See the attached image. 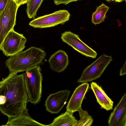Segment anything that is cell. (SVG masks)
Returning a JSON list of instances; mask_svg holds the SVG:
<instances>
[{"instance_id": "1", "label": "cell", "mask_w": 126, "mask_h": 126, "mask_svg": "<svg viewBox=\"0 0 126 126\" xmlns=\"http://www.w3.org/2000/svg\"><path fill=\"white\" fill-rule=\"evenodd\" d=\"M0 110L8 119L24 113H28L29 102L24 73H10L0 82Z\"/></svg>"}, {"instance_id": "2", "label": "cell", "mask_w": 126, "mask_h": 126, "mask_svg": "<svg viewBox=\"0 0 126 126\" xmlns=\"http://www.w3.org/2000/svg\"><path fill=\"white\" fill-rule=\"evenodd\" d=\"M46 56L45 52L33 46L26 50L10 57L5 62L9 73L26 71L33 66L39 65Z\"/></svg>"}, {"instance_id": "3", "label": "cell", "mask_w": 126, "mask_h": 126, "mask_svg": "<svg viewBox=\"0 0 126 126\" xmlns=\"http://www.w3.org/2000/svg\"><path fill=\"white\" fill-rule=\"evenodd\" d=\"M39 65L33 67L24 73L25 87L29 101L34 105L41 100L43 76Z\"/></svg>"}, {"instance_id": "4", "label": "cell", "mask_w": 126, "mask_h": 126, "mask_svg": "<svg viewBox=\"0 0 126 126\" xmlns=\"http://www.w3.org/2000/svg\"><path fill=\"white\" fill-rule=\"evenodd\" d=\"M27 41L22 34L13 29L8 33L0 44V50L6 56L15 55L22 51L25 47Z\"/></svg>"}, {"instance_id": "5", "label": "cell", "mask_w": 126, "mask_h": 126, "mask_svg": "<svg viewBox=\"0 0 126 126\" xmlns=\"http://www.w3.org/2000/svg\"><path fill=\"white\" fill-rule=\"evenodd\" d=\"M19 7L14 0H9L5 9L0 14V44L8 33L14 29Z\"/></svg>"}, {"instance_id": "6", "label": "cell", "mask_w": 126, "mask_h": 126, "mask_svg": "<svg viewBox=\"0 0 126 126\" xmlns=\"http://www.w3.org/2000/svg\"><path fill=\"white\" fill-rule=\"evenodd\" d=\"M112 57L105 54L84 70L78 83L90 82L100 77L107 66L112 61Z\"/></svg>"}, {"instance_id": "7", "label": "cell", "mask_w": 126, "mask_h": 126, "mask_svg": "<svg viewBox=\"0 0 126 126\" xmlns=\"http://www.w3.org/2000/svg\"><path fill=\"white\" fill-rule=\"evenodd\" d=\"M70 16L69 13L67 10H60L34 19L31 21L29 24L35 28L52 27L59 24H64L69 20Z\"/></svg>"}, {"instance_id": "8", "label": "cell", "mask_w": 126, "mask_h": 126, "mask_svg": "<svg viewBox=\"0 0 126 126\" xmlns=\"http://www.w3.org/2000/svg\"><path fill=\"white\" fill-rule=\"evenodd\" d=\"M61 38L64 42L82 54L93 58L96 57V52L82 42L78 35L69 31H65L61 33Z\"/></svg>"}, {"instance_id": "9", "label": "cell", "mask_w": 126, "mask_h": 126, "mask_svg": "<svg viewBox=\"0 0 126 126\" xmlns=\"http://www.w3.org/2000/svg\"><path fill=\"white\" fill-rule=\"evenodd\" d=\"M70 93L69 90H65L50 94L45 101L46 110L52 114L58 113L66 103Z\"/></svg>"}, {"instance_id": "10", "label": "cell", "mask_w": 126, "mask_h": 126, "mask_svg": "<svg viewBox=\"0 0 126 126\" xmlns=\"http://www.w3.org/2000/svg\"><path fill=\"white\" fill-rule=\"evenodd\" d=\"M126 121V92L111 113L108 122L109 126H125Z\"/></svg>"}, {"instance_id": "11", "label": "cell", "mask_w": 126, "mask_h": 126, "mask_svg": "<svg viewBox=\"0 0 126 126\" xmlns=\"http://www.w3.org/2000/svg\"><path fill=\"white\" fill-rule=\"evenodd\" d=\"M89 87V84L84 82L75 89L68 102L66 108V111L73 114L78 111L81 107L83 100Z\"/></svg>"}, {"instance_id": "12", "label": "cell", "mask_w": 126, "mask_h": 126, "mask_svg": "<svg viewBox=\"0 0 126 126\" xmlns=\"http://www.w3.org/2000/svg\"><path fill=\"white\" fill-rule=\"evenodd\" d=\"M48 62L53 71L60 73L63 71L68 66V56L64 51L59 50L50 56Z\"/></svg>"}, {"instance_id": "13", "label": "cell", "mask_w": 126, "mask_h": 126, "mask_svg": "<svg viewBox=\"0 0 126 126\" xmlns=\"http://www.w3.org/2000/svg\"><path fill=\"white\" fill-rule=\"evenodd\" d=\"M90 85L97 102L101 107L108 111L113 109V102L108 96L101 87L94 82L90 83Z\"/></svg>"}, {"instance_id": "14", "label": "cell", "mask_w": 126, "mask_h": 126, "mask_svg": "<svg viewBox=\"0 0 126 126\" xmlns=\"http://www.w3.org/2000/svg\"><path fill=\"white\" fill-rule=\"evenodd\" d=\"M5 126H49L41 124L32 119L28 113H24L11 119H8Z\"/></svg>"}, {"instance_id": "15", "label": "cell", "mask_w": 126, "mask_h": 126, "mask_svg": "<svg viewBox=\"0 0 126 126\" xmlns=\"http://www.w3.org/2000/svg\"><path fill=\"white\" fill-rule=\"evenodd\" d=\"M73 113L66 111L55 118L49 126H75L78 120Z\"/></svg>"}, {"instance_id": "16", "label": "cell", "mask_w": 126, "mask_h": 126, "mask_svg": "<svg viewBox=\"0 0 126 126\" xmlns=\"http://www.w3.org/2000/svg\"><path fill=\"white\" fill-rule=\"evenodd\" d=\"M109 8L103 3L97 7L95 11L93 13L91 19L92 22L96 25L104 21L106 17V13Z\"/></svg>"}, {"instance_id": "17", "label": "cell", "mask_w": 126, "mask_h": 126, "mask_svg": "<svg viewBox=\"0 0 126 126\" xmlns=\"http://www.w3.org/2000/svg\"><path fill=\"white\" fill-rule=\"evenodd\" d=\"M43 0H30L27 4L26 12L29 18H34Z\"/></svg>"}, {"instance_id": "18", "label": "cell", "mask_w": 126, "mask_h": 126, "mask_svg": "<svg viewBox=\"0 0 126 126\" xmlns=\"http://www.w3.org/2000/svg\"><path fill=\"white\" fill-rule=\"evenodd\" d=\"M80 119L78 120L75 126H90L93 122V120L87 111L83 110L80 107L78 110Z\"/></svg>"}, {"instance_id": "19", "label": "cell", "mask_w": 126, "mask_h": 126, "mask_svg": "<svg viewBox=\"0 0 126 126\" xmlns=\"http://www.w3.org/2000/svg\"><path fill=\"white\" fill-rule=\"evenodd\" d=\"M79 0H54V3L57 5L61 4L66 5L70 2Z\"/></svg>"}, {"instance_id": "20", "label": "cell", "mask_w": 126, "mask_h": 126, "mask_svg": "<svg viewBox=\"0 0 126 126\" xmlns=\"http://www.w3.org/2000/svg\"><path fill=\"white\" fill-rule=\"evenodd\" d=\"M9 0H0V14L3 11Z\"/></svg>"}, {"instance_id": "21", "label": "cell", "mask_w": 126, "mask_h": 126, "mask_svg": "<svg viewBox=\"0 0 126 126\" xmlns=\"http://www.w3.org/2000/svg\"><path fill=\"white\" fill-rule=\"evenodd\" d=\"M17 5L19 7L25 4H27L30 0H14Z\"/></svg>"}, {"instance_id": "22", "label": "cell", "mask_w": 126, "mask_h": 126, "mask_svg": "<svg viewBox=\"0 0 126 126\" xmlns=\"http://www.w3.org/2000/svg\"><path fill=\"white\" fill-rule=\"evenodd\" d=\"M126 74V59L123 66L121 68L120 71V75L122 76Z\"/></svg>"}, {"instance_id": "23", "label": "cell", "mask_w": 126, "mask_h": 126, "mask_svg": "<svg viewBox=\"0 0 126 126\" xmlns=\"http://www.w3.org/2000/svg\"><path fill=\"white\" fill-rule=\"evenodd\" d=\"M125 0H111V1H115L116 2H120Z\"/></svg>"}, {"instance_id": "24", "label": "cell", "mask_w": 126, "mask_h": 126, "mask_svg": "<svg viewBox=\"0 0 126 126\" xmlns=\"http://www.w3.org/2000/svg\"><path fill=\"white\" fill-rule=\"evenodd\" d=\"M106 0L108 2L111 1V0Z\"/></svg>"}, {"instance_id": "25", "label": "cell", "mask_w": 126, "mask_h": 126, "mask_svg": "<svg viewBox=\"0 0 126 126\" xmlns=\"http://www.w3.org/2000/svg\"><path fill=\"white\" fill-rule=\"evenodd\" d=\"M125 126H126V121L125 123Z\"/></svg>"}, {"instance_id": "26", "label": "cell", "mask_w": 126, "mask_h": 126, "mask_svg": "<svg viewBox=\"0 0 126 126\" xmlns=\"http://www.w3.org/2000/svg\"><path fill=\"white\" fill-rule=\"evenodd\" d=\"M125 0L126 3V0Z\"/></svg>"}]
</instances>
